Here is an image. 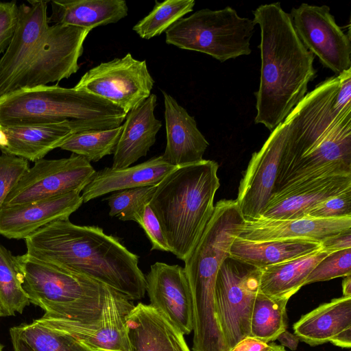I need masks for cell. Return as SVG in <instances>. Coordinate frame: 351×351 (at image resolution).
<instances>
[{
  "label": "cell",
  "instance_id": "cb8c5ba5",
  "mask_svg": "<svg viewBox=\"0 0 351 351\" xmlns=\"http://www.w3.org/2000/svg\"><path fill=\"white\" fill-rule=\"evenodd\" d=\"M351 327V297L342 296L302 315L293 324L295 335L311 346L327 342Z\"/></svg>",
  "mask_w": 351,
  "mask_h": 351
},
{
  "label": "cell",
  "instance_id": "836d02e7",
  "mask_svg": "<svg viewBox=\"0 0 351 351\" xmlns=\"http://www.w3.org/2000/svg\"><path fill=\"white\" fill-rule=\"evenodd\" d=\"M27 160L1 153L0 155V208L5 199L29 169Z\"/></svg>",
  "mask_w": 351,
  "mask_h": 351
},
{
  "label": "cell",
  "instance_id": "60d3db41",
  "mask_svg": "<svg viewBox=\"0 0 351 351\" xmlns=\"http://www.w3.org/2000/svg\"><path fill=\"white\" fill-rule=\"evenodd\" d=\"M330 342L341 348H350L351 347V327L339 332Z\"/></svg>",
  "mask_w": 351,
  "mask_h": 351
},
{
  "label": "cell",
  "instance_id": "4fadbf2b",
  "mask_svg": "<svg viewBox=\"0 0 351 351\" xmlns=\"http://www.w3.org/2000/svg\"><path fill=\"white\" fill-rule=\"evenodd\" d=\"M287 137V125L279 124L258 152H254L241 180L238 207L245 219L261 216L274 191Z\"/></svg>",
  "mask_w": 351,
  "mask_h": 351
},
{
  "label": "cell",
  "instance_id": "603a6c76",
  "mask_svg": "<svg viewBox=\"0 0 351 351\" xmlns=\"http://www.w3.org/2000/svg\"><path fill=\"white\" fill-rule=\"evenodd\" d=\"M49 23L91 30L125 18L128 7L124 0H52Z\"/></svg>",
  "mask_w": 351,
  "mask_h": 351
},
{
  "label": "cell",
  "instance_id": "7dc6e473",
  "mask_svg": "<svg viewBox=\"0 0 351 351\" xmlns=\"http://www.w3.org/2000/svg\"><path fill=\"white\" fill-rule=\"evenodd\" d=\"M0 317H1V313H0Z\"/></svg>",
  "mask_w": 351,
  "mask_h": 351
},
{
  "label": "cell",
  "instance_id": "4dcf8cb0",
  "mask_svg": "<svg viewBox=\"0 0 351 351\" xmlns=\"http://www.w3.org/2000/svg\"><path fill=\"white\" fill-rule=\"evenodd\" d=\"M194 0L155 1L152 10L133 26L132 29L143 39L160 36L176 21L193 11Z\"/></svg>",
  "mask_w": 351,
  "mask_h": 351
},
{
  "label": "cell",
  "instance_id": "e575fe53",
  "mask_svg": "<svg viewBox=\"0 0 351 351\" xmlns=\"http://www.w3.org/2000/svg\"><path fill=\"white\" fill-rule=\"evenodd\" d=\"M306 217L317 219L351 217V187L320 202L308 213Z\"/></svg>",
  "mask_w": 351,
  "mask_h": 351
},
{
  "label": "cell",
  "instance_id": "f1b7e54d",
  "mask_svg": "<svg viewBox=\"0 0 351 351\" xmlns=\"http://www.w3.org/2000/svg\"><path fill=\"white\" fill-rule=\"evenodd\" d=\"M13 328L34 351H95L73 337L37 319Z\"/></svg>",
  "mask_w": 351,
  "mask_h": 351
},
{
  "label": "cell",
  "instance_id": "7bdbcfd3",
  "mask_svg": "<svg viewBox=\"0 0 351 351\" xmlns=\"http://www.w3.org/2000/svg\"><path fill=\"white\" fill-rule=\"evenodd\" d=\"M343 296L351 297V275L344 278L342 282Z\"/></svg>",
  "mask_w": 351,
  "mask_h": 351
},
{
  "label": "cell",
  "instance_id": "5b68a950",
  "mask_svg": "<svg viewBox=\"0 0 351 351\" xmlns=\"http://www.w3.org/2000/svg\"><path fill=\"white\" fill-rule=\"evenodd\" d=\"M126 113L83 90L55 85L23 88L0 97V128L69 121L80 132L121 125Z\"/></svg>",
  "mask_w": 351,
  "mask_h": 351
},
{
  "label": "cell",
  "instance_id": "d590c367",
  "mask_svg": "<svg viewBox=\"0 0 351 351\" xmlns=\"http://www.w3.org/2000/svg\"><path fill=\"white\" fill-rule=\"evenodd\" d=\"M19 5L16 1L0 2V56L4 53L16 31Z\"/></svg>",
  "mask_w": 351,
  "mask_h": 351
},
{
  "label": "cell",
  "instance_id": "7a4b0ae2",
  "mask_svg": "<svg viewBox=\"0 0 351 351\" xmlns=\"http://www.w3.org/2000/svg\"><path fill=\"white\" fill-rule=\"evenodd\" d=\"M48 1L19 5L18 24L0 58V97L23 88L59 82L76 73L83 45L91 30L49 25Z\"/></svg>",
  "mask_w": 351,
  "mask_h": 351
},
{
  "label": "cell",
  "instance_id": "ac0fdd59",
  "mask_svg": "<svg viewBox=\"0 0 351 351\" xmlns=\"http://www.w3.org/2000/svg\"><path fill=\"white\" fill-rule=\"evenodd\" d=\"M162 93L167 138L162 158L175 167L201 161L209 143L197 128L195 117L169 94Z\"/></svg>",
  "mask_w": 351,
  "mask_h": 351
},
{
  "label": "cell",
  "instance_id": "f546056e",
  "mask_svg": "<svg viewBox=\"0 0 351 351\" xmlns=\"http://www.w3.org/2000/svg\"><path fill=\"white\" fill-rule=\"evenodd\" d=\"M123 126L103 130H88L75 133L59 148L80 156L88 161L97 162L113 154L122 132Z\"/></svg>",
  "mask_w": 351,
  "mask_h": 351
},
{
  "label": "cell",
  "instance_id": "d4e9b609",
  "mask_svg": "<svg viewBox=\"0 0 351 351\" xmlns=\"http://www.w3.org/2000/svg\"><path fill=\"white\" fill-rule=\"evenodd\" d=\"M320 248V243L310 240L255 241L236 237L230 247V256L263 269L311 254Z\"/></svg>",
  "mask_w": 351,
  "mask_h": 351
},
{
  "label": "cell",
  "instance_id": "277c9868",
  "mask_svg": "<svg viewBox=\"0 0 351 351\" xmlns=\"http://www.w3.org/2000/svg\"><path fill=\"white\" fill-rule=\"evenodd\" d=\"M219 165L211 160L176 167L156 186L149 204L170 252L184 261L199 241L214 210L220 186Z\"/></svg>",
  "mask_w": 351,
  "mask_h": 351
},
{
  "label": "cell",
  "instance_id": "9a60e30c",
  "mask_svg": "<svg viewBox=\"0 0 351 351\" xmlns=\"http://www.w3.org/2000/svg\"><path fill=\"white\" fill-rule=\"evenodd\" d=\"M351 187V175L307 180L285 186L274 192L259 217L295 219L306 217L320 202Z\"/></svg>",
  "mask_w": 351,
  "mask_h": 351
},
{
  "label": "cell",
  "instance_id": "5bb4252c",
  "mask_svg": "<svg viewBox=\"0 0 351 351\" xmlns=\"http://www.w3.org/2000/svg\"><path fill=\"white\" fill-rule=\"evenodd\" d=\"M145 277L149 305L183 335L190 334L193 330V304L184 267L156 262Z\"/></svg>",
  "mask_w": 351,
  "mask_h": 351
},
{
  "label": "cell",
  "instance_id": "30bf717a",
  "mask_svg": "<svg viewBox=\"0 0 351 351\" xmlns=\"http://www.w3.org/2000/svg\"><path fill=\"white\" fill-rule=\"evenodd\" d=\"M96 171L86 158L72 154L34 162L5 199L3 206L34 202L72 192L80 193Z\"/></svg>",
  "mask_w": 351,
  "mask_h": 351
},
{
  "label": "cell",
  "instance_id": "8fae6325",
  "mask_svg": "<svg viewBox=\"0 0 351 351\" xmlns=\"http://www.w3.org/2000/svg\"><path fill=\"white\" fill-rule=\"evenodd\" d=\"M326 5L302 3L290 16L295 30L306 48L322 65L339 75L351 69L350 33L339 26Z\"/></svg>",
  "mask_w": 351,
  "mask_h": 351
},
{
  "label": "cell",
  "instance_id": "b9f144b4",
  "mask_svg": "<svg viewBox=\"0 0 351 351\" xmlns=\"http://www.w3.org/2000/svg\"><path fill=\"white\" fill-rule=\"evenodd\" d=\"M11 341L14 351H34L19 336L14 329L10 330Z\"/></svg>",
  "mask_w": 351,
  "mask_h": 351
},
{
  "label": "cell",
  "instance_id": "8992f818",
  "mask_svg": "<svg viewBox=\"0 0 351 351\" xmlns=\"http://www.w3.org/2000/svg\"><path fill=\"white\" fill-rule=\"evenodd\" d=\"M16 258L30 303L43 308L45 315L85 324L94 323L100 317L105 285L27 253Z\"/></svg>",
  "mask_w": 351,
  "mask_h": 351
},
{
  "label": "cell",
  "instance_id": "f35d334b",
  "mask_svg": "<svg viewBox=\"0 0 351 351\" xmlns=\"http://www.w3.org/2000/svg\"><path fill=\"white\" fill-rule=\"evenodd\" d=\"M321 249L330 253L351 248V229L342 231L320 243Z\"/></svg>",
  "mask_w": 351,
  "mask_h": 351
},
{
  "label": "cell",
  "instance_id": "ab89813d",
  "mask_svg": "<svg viewBox=\"0 0 351 351\" xmlns=\"http://www.w3.org/2000/svg\"><path fill=\"white\" fill-rule=\"evenodd\" d=\"M276 339L280 341L282 346L287 347L291 350L297 349L300 340L295 335L289 332L287 329L282 332Z\"/></svg>",
  "mask_w": 351,
  "mask_h": 351
},
{
  "label": "cell",
  "instance_id": "6da1fadb",
  "mask_svg": "<svg viewBox=\"0 0 351 351\" xmlns=\"http://www.w3.org/2000/svg\"><path fill=\"white\" fill-rule=\"evenodd\" d=\"M24 240L26 253L39 261L86 276L132 301L145 295V277L138 256L99 226L59 219Z\"/></svg>",
  "mask_w": 351,
  "mask_h": 351
},
{
  "label": "cell",
  "instance_id": "3957f363",
  "mask_svg": "<svg viewBox=\"0 0 351 351\" xmlns=\"http://www.w3.org/2000/svg\"><path fill=\"white\" fill-rule=\"evenodd\" d=\"M253 14L261 29V58L254 122L271 132L306 95L316 75L315 56L298 37L290 14L280 3L261 5Z\"/></svg>",
  "mask_w": 351,
  "mask_h": 351
},
{
  "label": "cell",
  "instance_id": "d6986e66",
  "mask_svg": "<svg viewBox=\"0 0 351 351\" xmlns=\"http://www.w3.org/2000/svg\"><path fill=\"white\" fill-rule=\"evenodd\" d=\"M125 329L130 351H191L180 330L150 305L134 306Z\"/></svg>",
  "mask_w": 351,
  "mask_h": 351
},
{
  "label": "cell",
  "instance_id": "ee69618b",
  "mask_svg": "<svg viewBox=\"0 0 351 351\" xmlns=\"http://www.w3.org/2000/svg\"><path fill=\"white\" fill-rule=\"evenodd\" d=\"M8 144V137L2 129H0V150L7 147Z\"/></svg>",
  "mask_w": 351,
  "mask_h": 351
},
{
  "label": "cell",
  "instance_id": "4316f807",
  "mask_svg": "<svg viewBox=\"0 0 351 351\" xmlns=\"http://www.w3.org/2000/svg\"><path fill=\"white\" fill-rule=\"evenodd\" d=\"M24 276L16 256L0 243V313H22L30 301L23 289Z\"/></svg>",
  "mask_w": 351,
  "mask_h": 351
},
{
  "label": "cell",
  "instance_id": "74e56055",
  "mask_svg": "<svg viewBox=\"0 0 351 351\" xmlns=\"http://www.w3.org/2000/svg\"><path fill=\"white\" fill-rule=\"evenodd\" d=\"M283 346L274 343H266L247 336L239 341L230 351H278Z\"/></svg>",
  "mask_w": 351,
  "mask_h": 351
},
{
  "label": "cell",
  "instance_id": "9c48e42d",
  "mask_svg": "<svg viewBox=\"0 0 351 351\" xmlns=\"http://www.w3.org/2000/svg\"><path fill=\"white\" fill-rule=\"evenodd\" d=\"M154 84L146 60L128 53L89 69L74 87L108 100L127 114L149 97Z\"/></svg>",
  "mask_w": 351,
  "mask_h": 351
},
{
  "label": "cell",
  "instance_id": "7402d4cb",
  "mask_svg": "<svg viewBox=\"0 0 351 351\" xmlns=\"http://www.w3.org/2000/svg\"><path fill=\"white\" fill-rule=\"evenodd\" d=\"M1 129V128H0ZM8 144L1 153L36 162L60 146L72 134L79 132L69 121L2 128Z\"/></svg>",
  "mask_w": 351,
  "mask_h": 351
},
{
  "label": "cell",
  "instance_id": "2e32d148",
  "mask_svg": "<svg viewBox=\"0 0 351 351\" xmlns=\"http://www.w3.org/2000/svg\"><path fill=\"white\" fill-rule=\"evenodd\" d=\"M83 204L80 193L72 192L23 204L0 208V234L25 239L45 225L69 219Z\"/></svg>",
  "mask_w": 351,
  "mask_h": 351
},
{
  "label": "cell",
  "instance_id": "d6a6232c",
  "mask_svg": "<svg viewBox=\"0 0 351 351\" xmlns=\"http://www.w3.org/2000/svg\"><path fill=\"white\" fill-rule=\"evenodd\" d=\"M351 275V248L327 254L313 269L304 285Z\"/></svg>",
  "mask_w": 351,
  "mask_h": 351
},
{
  "label": "cell",
  "instance_id": "44dd1931",
  "mask_svg": "<svg viewBox=\"0 0 351 351\" xmlns=\"http://www.w3.org/2000/svg\"><path fill=\"white\" fill-rule=\"evenodd\" d=\"M176 167L167 162L162 155L125 168L105 167L96 171L82 191L83 203L119 190L157 186Z\"/></svg>",
  "mask_w": 351,
  "mask_h": 351
},
{
  "label": "cell",
  "instance_id": "8d00e7d4",
  "mask_svg": "<svg viewBox=\"0 0 351 351\" xmlns=\"http://www.w3.org/2000/svg\"><path fill=\"white\" fill-rule=\"evenodd\" d=\"M136 223L143 229L151 243V250L170 252L161 226L149 204Z\"/></svg>",
  "mask_w": 351,
  "mask_h": 351
},
{
  "label": "cell",
  "instance_id": "f6af8a7d",
  "mask_svg": "<svg viewBox=\"0 0 351 351\" xmlns=\"http://www.w3.org/2000/svg\"><path fill=\"white\" fill-rule=\"evenodd\" d=\"M3 346L2 344L0 343V351H3Z\"/></svg>",
  "mask_w": 351,
  "mask_h": 351
},
{
  "label": "cell",
  "instance_id": "1f68e13d",
  "mask_svg": "<svg viewBox=\"0 0 351 351\" xmlns=\"http://www.w3.org/2000/svg\"><path fill=\"white\" fill-rule=\"evenodd\" d=\"M156 189V186H148L112 192L106 198L110 207L109 215L123 221L137 222Z\"/></svg>",
  "mask_w": 351,
  "mask_h": 351
},
{
  "label": "cell",
  "instance_id": "e0dca14e",
  "mask_svg": "<svg viewBox=\"0 0 351 351\" xmlns=\"http://www.w3.org/2000/svg\"><path fill=\"white\" fill-rule=\"evenodd\" d=\"M351 229V217L295 219H245L237 237L255 241L276 239H304L319 243Z\"/></svg>",
  "mask_w": 351,
  "mask_h": 351
},
{
  "label": "cell",
  "instance_id": "ba28073f",
  "mask_svg": "<svg viewBox=\"0 0 351 351\" xmlns=\"http://www.w3.org/2000/svg\"><path fill=\"white\" fill-rule=\"evenodd\" d=\"M261 269L229 256L222 263L215 284L218 322L227 351L250 336L253 304L259 291Z\"/></svg>",
  "mask_w": 351,
  "mask_h": 351
},
{
  "label": "cell",
  "instance_id": "83f0119b",
  "mask_svg": "<svg viewBox=\"0 0 351 351\" xmlns=\"http://www.w3.org/2000/svg\"><path fill=\"white\" fill-rule=\"evenodd\" d=\"M287 298L269 297L258 291L252 306L250 336L269 343L287 329Z\"/></svg>",
  "mask_w": 351,
  "mask_h": 351
},
{
  "label": "cell",
  "instance_id": "484cf974",
  "mask_svg": "<svg viewBox=\"0 0 351 351\" xmlns=\"http://www.w3.org/2000/svg\"><path fill=\"white\" fill-rule=\"evenodd\" d=\"M328 254L320 248L311 254L261 269L259 292L271 298L289 300L304 286L315 265Z\"/></svg>",
  "mask_w": 351,
  "mask_h": 351
},
{
  "label": "cell",
  "instance_id": "bcb514c9",
  "mask_svg": "<svg viewBox=\"0 0 351 351\" xmlns=\"http://www.w3.org/2000/svg\"><path fill=\"white\" fill-rule=\"evenodd\" d=\"M278 351H286V350H285V348H284V347H283V348H282L280 350H278Z\"/></svg>",
  "mask_w": 351,
  "mask_h": 351
},
{
  "label": "cell",
  "instance_id": "7c38bea8",
  "mask_svg": "<svg viewBox=\"0 0 351 351\" xmlns=\"http://www.w3.org/2000/svg\"><path fill=\"white\" fill-rule=\"evenodd\" d=\"M134 306L132 300L105 285L104 302L95 322L85 324L45 314L37 321L73 337L95 351H130L125 320Z\"/></svg>",
  "mask_w": 351,
  "mask_h": 351
},
{
  "label": "cell",
  "instance_id": "52a82bcc",
  "mask_svg": "<svg viewBox=\"0 0 351 351\" xmlns=\"http://www.w3.org/2000/svg\"><path fill=\"white\" fill-rule=\"evenodd\" d=\"M256 23L230 6L199 10L165 31V41L180 49L206 53L220 62L251 53Z\"/></svg>",
  "mask_w": 351,
  "mask_h": 351
},
{
  "label": "cell",
  "instance_id": "ffe728a7",
  "mask_svg": "<svg viewBox=\"0 0 351 351\" xmlns=\"http://www.w3.org/2000/svg\"><path fill=\"white\" fill-rule=\"evenodd\" d=\"M157 96L151 94L127 113L122 132L113 154V169L130 167L145 156L156 143L162 123L154 115Z\"/></svg>",
  "mask_w": 351,
  "mask_h": 351
}]
</instances>
